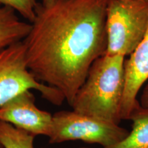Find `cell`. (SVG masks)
<instances>
[{
  "mask_svg": "<svg viewBox=\"0 0 148 148\" xmlns=\"http://www.w3.org/2000/svg\"><path fill=\"white\" fill-rule=\"evenodd\" d=\"M109 0L38 3L23 40L27 68L37 80L56 88L71 106L90 66L106 51Z\"/></svg>",
  "mask_w": 148,
  "mask_h": 148,
  "instance_id": "6da1fadb",
  "label": "cell"
},
{
  "mask_svg": "<svg viewBox=\"0 0 148 148\" xmlns=\"http://www.w3.org/2000/svg\"><path fill=\"white\" fill-rule=\"evenodd\" d=\"M125 57L103 55L94 61L71 106L73 110L114 124L122 121Z\"/></svg>",
  "mask_w": 148,
  "mask_h": 148,
  "instance_id": "7a4b0ae2",
  "label": "cell"
},
{
  "mask_svg": "<svg viewBox=\"0 0 148 148\" xmlns=\"http://www.w3.org/2000/svg\"><path fill=\"white\" fill-rule=\"evenodd\" d=\"M147 26V0H109L104 55H131L143 39Z\"/></svg>",
  "mask_w": 148,
  "mask_h": 148,
  "instance_id": "3957f363",
  "label": "cell"
},
{
  "mask_svg": "<svg viewBox=\"0 0 148 148\" xmlns=\"http://www.w3.org/2000/svg\"><path fill=\"white\" fill-rule=\"evenodd\" d=\"M129 131L119 125L103 121L74 110L58 111L53 114L49 143H61L69 140H82L98 144L103 148L119 143Z\"/></svg>",
  "mask_w": 148,
  "mask_h": 148,
  "instance_id": "277c9868",
  "label": "cell"
},
{
  "mask_svg": "<svg viewBox=\"0 0 148 148\" xmlns=\"http://www.w3.org/2000/svg\"><path fill=\"white\" fill-rule=\"evenodd\" d=\"M37 90L42 97L56 106L65 100L56 88L42 84L27 68L23 40L0 52V106L25 90Z\"/></svg>",
  "mask_w": 148,
  "mask_h": 148,
  "instance_id": "5b68a950",
  "label": "cell"
},
{
  "mask_svg": "<svg viewBox=\"0 0 148 148\" xmlns=\"http://www.w3.org/2000/svg\"><path fill=\"white\" fill-rule=\"evenodd\" d=\"M0 121L10 123L29 134L50 135L53 114L36 106L35 96L25 90L0 106Z\"/></svg>",
  "mask_w": 148,
  "mask_h": 148,
  "instance_id": "8992f818",
  "label": "cell"
},
{
  "mask_svg": "<svg viewBox=\"0 0 148 148\" xmlns=\"http://www.w3.org/2000/svg\"><path fill=\"white\" fill-rule=\"evenodd\" d=\"M148 1V0H147ZM148 79V26L143 39L125 60V86L121 107L122 120H130L140 103L138 92Z\"/></svg>",
  "mask_w": 148,
  "mask_h": 148,
  "instance_id": "52a82bcc",
  "label": "cell"
},
{
  "mask_svg": "<svg viewBox=\"0 0 148 148\" xmlns=\"http://www.w3.org/2000/svg\"><path fill=\"white\" fill-rule=\"evenodd\" d=\"M30 28L31 23L21 21L13 9L0 5V52L12 44L23 40Z\"/></svg>",
  "mask_w": 148,
  "mask_h": 148,
  "instance_id": "ba28073f",
  "label": "cell"
},
{
  "mask_svg": "<svg viewBox=\"0 0 148 148\" xmlns=\"http://www.w3.org/2000/svg\"><path fill=\"white\" fill-rule=\"evenodd\" d=\"M132 129L114 145L104 148H148V106L139 105L131 114Z\"/></svg>",
  "mask_w": 148,
  "mask_h": 148,
  "instance_id": "9c48e42d",
  "label": "cell"
},
{
  "mask_svg": "<svg viewBox=\"0 0 148 148\" xmlns=\"http://www.w3.org/2000/svg\"><path fill=\"white\" fill-rule=\"evenodd\" d=\"M35 136L0 121V144L3 148H34Z\"/></svg>",
  "mask_w": 148,
  "mask_h": 148,
  "instance_id": "30bf717a",
  "label": "cell"
},
{
  "mask_svg": "<svg viewBox=\"0 0 148 148\" xmlns=\"http://www.w3.org/2000/svg\"><path fill=\"white\" fill-rule=\"evenodd\" d=\"M0 5L12 8L27 22L32 23L36 17L38 3L36 0H0Z\"/></svg>",
  "mask_w": 148,
  "mask_h": 148,
  "instance_id": "8fae6325",
  "label": "cell"
},
{
  "mask_svg": "<svg viewBox=\"0 0 148 148\" xmlns=\"http://www.w3.org/2000/svg\"><path fill=\"white\" fill-rule=\"evenodd\" d=\"M139 103L142 106H148V84L144 88Z\"/></svg>",
  "mask_w": 148,
  "mask_h": 148,
  "instance_id": "7c38bea8",
  "label": "cell"
},
{
  "mask_svg": "<svg viewBox=\"0 0 148 148\" xmlns=\"http://www.w3.org/2000/svg\"><path fill=\"white\" fill-rule=\"evenodd\" d=\"M55 1L56 0H42V2L40 3L44 6H49L54 3Z\"/></svg>",
  "mask_w": 148,
  "mask_h": 148,
  "instance_id": "4fadbf2b",
  "label": "cell"
},
{
  "mask_svg": "<svg viewBox=\"0 0 148 148\" xmlns=\"http://www.w3.org/2000/svg\"><path fill=\"white\" fill-rule=\"evenodd\" d=\"M0 148H3V146H2V145H1V144H0Z\"/></svg>",
  "mask_w": 148,
  "mask_h": 148,
  "instance_id": "5bb4252c",
  "label": "cell"
},
{
  "mask_svg": "<svg viewBox=\"0 0 148 148\" xmlns=\"http://www.w3.org/2000/svg\"><path fill=\"white\" fill-rule=\"evenodd\" d=\"M79 148H88V147H79Z\"/></svg>",
  "mask_w": 148,
  "mask_h": 148,
  "instance_id": "9a60e30c",
  "label": "cell"
},
{
  "mask_svg": "<svg viewBox=\"0 0 148 148\" xmlns=\"http://www.w3.org/2000/svg\"></svg>",
  "mask_w": 148,
  "mask_h": 148,
  "instance_id": "2e32d148",
  "label": "cell"
}]
</instances>
